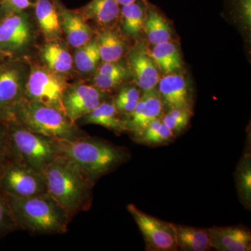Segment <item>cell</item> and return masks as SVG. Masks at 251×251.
<instances>
[{
    "mask_svg": "<svg viewBox=\"0 0 251 251\" xmlns=\"http://www.w3.org/2000/svg\"><path fill=\"white\" fill-rule=\"evenodd\" d=\"M158 94L163 103L170 109H191V95L187 81L181 74H166L158 83Z\"/></svg>",
    "mask_w": 251,
    "mask_h": 251,
    "instance_id": "9a60e30c",
    "label": "cell"
},
{
    "mask_svg": "<svg viewBox=\"0 0 251 251\" xmlns=\"http://www.w3.org/2000/svg\"><path fill=\"white\" fill-rule=\"evenodd\" d=\"M4 196L18 228L35 234L67 232L70 217L49 193L28 198Z\"/></svg>",
    "mask_w": 251,
    "mask_h": 251,
    "instance_id": "3957f363",
    "label": "cell"
},
{
    "mask_svg": "<svg viewBox=\"0 0 251 251\" xmlns=\"http://www.w3.org/2000/svg\"><path fill=\"white\" fill-rule=\"evenodd\" d=\"M127 210L139 227L147 251H177L174 224L146 214L133 204L127 206Z\"/></svg>",
    "mask_w": 251,
    "mask_h": 251,
    "instance_id": "ba28073f",
    "label": "cell"
},
{
    "mask_svg": "<svg viewBox=\"0 0 251 251\" xmlns=\"http://www.w3.org/2000/svg\"><path fill=\"white\" fill-rule=\"evenodd\" d=\"M242 158L238 163L235 180L238 196L243 205L251 209V141L247 143Z\"/></svg>",
    "mask_w": 251,
    "mask_h": 251,
    "instance_id": "cb8c5ba5",
    "label": "cell"
},
{
    "mask_svg": "<svg viewBox=\"0 0 251 251\" xmlns=\"http://www.w3.org/2000/svg\"><path fill=\"white\" fill-rule=\"evenodd\" d=\"M0 189L7 196L28 198L48 193L44 173L12 160L0 173Z\"/></svg>",
    "mask_w": 251,
    "mask_h": 251,
    "instance_id": "52a82bcc",
    "label": "cell"
},
{
    "mask_svg": "<svg viewBox=\"0 0 251 251\" xmlns=\"http://www.w3.org/2000/svg\"><path fill=\"white\" fill-rule=\"evenodd\" d=\"M99 54L103 62H117L125 52V44L120 36L112 30H105L97 38Z\"/></svg>",
    "mask_w": 251,
    "mask_h": 251,
    "instance_id": "484cf974",
    "label": "cell"
},
{
    "mask_svg": "<svg viewBox=\"0 0 251 251\" xmlns=\"http://www.w3.org/2000/svg\"><path fill=\"white\" fill-rule=\"evenodd\" d=\"M61 25L68 42L75 49L85 45L92 39L93 31L85 18L79 12L61 7L59 9Z\"/></svg>",
    "mask_w": 251,
    "mask_h": 251,
    "instance_id": "2e32d148",
    "label": "cell"
},
{
    "mask_svg": "<svg viewBox=\"0 0 251 251\" xmlns=\"http://www.w3.org/2000/svg\"><path fill=\"white\" fill-rule=\"evenodd\" d=\"M148 7L146 0H137L132 4L121 6L122 27L127 35L133 38L139 36L143 29Z\"/></svg>",
    "mask_w": 251,
    "mask_h": 251,
    "instance_id": "7402d4cb",
    "label": "cell"
},
{
    "mask_svg": "<svg viewBox=\"0 0 251 251\" xmlns=\"http://www.w3.org/2000/svg\"><path fill=\"white\" fill-rule=\"evenodd\" d=\"M175 135L162 122L161 118L153 120L137 138L138 142L148 145H164L171 143Z\"/></svg>",
    "mask_w": 251,
    "mask_h": 251,
    "instance_id": "83f0119b",
    "label": "cell"
},
{
    "mask_svg": "<svg viewBox=\"0 0 251 251\" xmlns=\"http://www.w3.org/2000/svg\"><path fill=\"white\" fill-rule=\"evenodd\" d=\"M177 251H207L212 249L207 230L193 226L174 224Z\"/></svg>",
    "mask_w": 251,
    "mask_h": 251,
    "instance_id": "e0dca14e",
    "label": "cell"
},
{
    "mask_svg": "<svg viewBox=\"0 0 251 251\" xmlns=\"http://www.w3.org/2000/svg\"><path fill=\"white\" fill-rule=\"evenodd\" d=\"M231 6L237 17L247 26H251V0H230Z\"/></svg>",
    "mask_w": 251,
    "mask_h": 251,
    "instance_id": "e575fe53",
    "label": "cell"
},
{
    "mask_svg": "<svg viewBox=\"0 0 251 251\" xmlns=\"http://www.w3.org/2000/svg\"><path fill=\"white\" fill-rule=\"evenodd\" d=\"M116 1L122 6H125V5L132 4V3L136 1L137 0H116Z\"/></svg>",
    "mask_w": 251,
    "mask_h": 251,
    "instance_id": "d590c367",
    "label": "cell"
},
{
    "mask_svg": "<svg viewBox=\"0 0 251 251\" xmlns=\"http://www.w3.org/2000/svg\"><path fill=\"white\" fill-rule=\"evenodd\" d=\"M140 97L141 94L139 89L133 86H128L120 91L114 99L113 103L120 113L128 115L134 110Z\"/></svg>",
    "mask_w": 251,
    "mask_h": 251,
    "instance_id": "f1b7e54d",
    "label": "cell"
},
{
    "mask_svg": "<svg viewBox=\"0 0 251 251\" xmlns=\"http://www.w3.org/2000/svg\"><path fill=\"white\" fill-rule=\"evenodd\" d=\"M120 5L116 0H91L79 11L85 20H91L100 26H108L120 16Z\"/></svg>",
    "mask_w": 251,
    "mask_h": 251,
    "instance_id": "d6986e66",
    "label": "cell"
},
{
    "mask_svg": "<svg viewBox=\"0 0 251 251\" xmlns=\"http://www.w3.org/2000/svg\"><path fill=\"white\" fill-rule=\"evenodd\" d=\"M163 105L156 89L143 92L134 110L125 120L126 131L131 132L136 138L139 137L150 123L161 118Z\"/></svg>",
    "mask_w": 251,
    "mask_h": 251,
    "instance_id": "7c38bea8",
    "label": "cell"
},
{
    "mask_svg": "<svg viewBox=\"0 0 251 251\" xmlns=\"http://www.w3.org/2000/svg\"><path fill=\"white\" fill-rule=\"evenodd\" d=\"M143 29L153 46L171 41L173 36L168 21L153 6H148Z\"/></svg>",
    "mask_w": 251,
    "mask_h": 251,
    "instance_id": "44dd1931",
    "label": "cell"
},
{
    "mask_svg": "<svg viewBox=\"0 0 251 251\" xmlns=\"http://www.w3.org/2000/svg\"><path fill=\"white\" fill-rule=\"evenodd\" d=\"M31 35V24L25 11L0 17V52L12 57L27 46Z\"/></svg>",
    "mask_w": 251,
    "mask_h": 251,
    "instance_id": "30bf717a",
    "label": "cell"
},
{
    "mask_svg": "<svg viewBox=\"0 0 251 251\" xmlns=\"http://www.w3.org/2000/svg\"><path fill=\"white\" fill-rule=\"evenodd\" d=\"M7 57H8V56L6 55V54L2 53V52H0V65H1V63L4 62L5 59L7 58Z\"/></svg>",
    "mask_w": 251,
    "mask_h": 251,
    "instance_id": "8d00e7d4",
    "label": "cell"
},
{
    "mask_svg": "<svg viewBox=\"0 0 251 251\" xmlns=\"http://www.w3.org/2000/svg\"><path fill=\"white\" fill-rule=\"evenodd\" d=\"M23 67L7 57L0 65V120H2L17 108L25 99Z\"/></svg>",
    "mask_w": 251,
    "mask_h": 251,
    "instance_id": "9c48e42d",
    "label": "cell"
},
{
    "mask_svg": "<svg viewBox=\"0 0 251 251\" xmlns=\"http://www.w3.org/2000/svg\"><path fill=\"white\" fill-rule=\"evenodd\" d=\"M39 0H1L0 17L14 12L25 11L34 7Z\"/></svg>",
    "mask_w": 251,
    "mask_h": 251,
    "instance_id": "d6a6232c",
    "label": "cell"
},
{
    "mask_svg": "<svg viewBox=\"0 0 251 251\" xmlns=\"http://www.w3.org/2000/svg\"><path fill=\"white\" fill-rule=\"evenodd\" d=\"M0 4H1V0H0Z\"/></svg>",
    "mask_w": 251,
    "mask_h": 251,
    "instance_id": "74e56055",
    "label": "cell"
},
{
    "mask_svg": "<svg viewBox=\"0 0 251 251\" xmlns=\"http://www.w3.org/2000/svg\"><path fill=\"white\" fill-rule=\"evenodd\" d=\"M13 119L31 131L54 140H74L87 136L65 113L44 104L25 100L3 120Z\"/></svg>",
    "mask_w": 251,
    "mask_h": 251,
    "instance_id": "277c9868",
    "label": "cell"
},
{
    "mask_svg": "<svg viewBox=\"0 0 251 251\" xmlns=\"http://www.w3.org/2000/svg\"><path fill=\"white\" fill-rule=\"evenodd\" d=\"M17 229L6 197L0 189V238Z\"/></svg>",
    "mask_w": 251,
    "mask_h": 251,
    "instance_id": "4dcf8cb0",
    "label": "cell"
},
{
    "mask_svg": "<svg viewBox=\"0 0 251 251\" xmlns=\"http://www.w3.org/2000/svg\"><path fill=\"white\" fill-rule=\"evenodd\" d=\"M120 112L117 110L113 101L103 100L92 112L80 119L85 125L101 126L114 131H126L125 120L120 117Z\"/></svg>",
    "mask_w": 251,
    "mask_h": 251,
    "instance_id": "ac0fdd59",
    "label": "cell"
},
{
    "mask_svg": "<svg viewBox=\"0 0 251 251\" xmlns=\"http://www.w3.org/2000/svg\"><path fill=\"white\" fill-rule=\"evenodd\" d=\"M192 111L191 109L173 108L161 119L165 125L173 132L180 133L187 127L191 120Z\"/></svg>",
    "mask_w": 251,
    "mask_h": 251,
    "instance_id": "f546056e",
    "label": "cell"
},
{
    "mask_svg": "<svg viewBox=\"0 0 251 251\" xmlns=\"http://www.w3.org/2000/svg\"><path fill=\"white\" fill-rule=\"evenodd\" d=\"M42 58L48 69L60 75L71 72L74 64L71 54L55 42H50L44 46Z\"/></svg>",
    "mask_w": 251,
    "mask_h": 251,
    "instance_id": "d4e9b609",
    "label": "cell"
},
{
    "mask_svg": "<svg viewBox=\"0 0 251 251\" xmlns=\"http://www.w3.org/2000/svg\"><path fill=\"white\" fill-rule=\"evenodd\" d=\"M68 87L69 85L60 74L48 68L34 67L25 85V99L28 101L58 109L65 113L63 98Z\"/></svg>",
    "mask_w": 251,
    "mask_h": 251,
    "instance_id": "8992f818",
    "label": "cell"
},
{
    "mask_svg": "<svg viewBox=\"0 0 251 251\" xmlns=\"http://www.w3.org/2000/svg\"><path fill=\"white\" fill-rule=\"evenodd\" d=\"M150 53L158 69L164 74L177 72L182 65L179 48L171 41L153 46Z\"/></svg>",
    "mask_w": 251,
    "mask_h": 251,
    "instance_id": "603a6c76",
    "label": "cell"
},
{
    "mask_svg": "<svg viewBox=\"0 0 251 251\" xmlns=\"http://www.w3.org/2000/svg\"><path fill=\"white\" fill-rule=\"evenodd\" d=\"M13 160L7 126L0 120V173Z\"/></svg>",
    "mask_w": 251,
    "mask_h": 251,
    "instance_id": "1f68e13d",
    "label": "cell"
},
{
    "mask_svg": "<svg viewBox=\"0 0 251 251\" xmlns=\"http://www.w3.org/2000/svg\"><path fill=\"white\" fill-rule=\"evenodd\" d=\"M56 140L60 155L70 158L95 183L130 158L125 148L87 135L74 140Z\"/></svg>",
    "mask_w": 251,
    "mask_h": 251,
    "instance_id": "7a4b0ae2",
    "label": "cell"
},
{
    "mask_svg": "<svg viewBox=\"0 0 251 251\" xmlns=\"http://www.w3.org/2000/svg\"><path fill=\"white\" fill-rule=\"evenodd\" d=\"M126 76L125 75H104L96 74L93 78L94 86L101 92L114 90L121 85Z\"/></svg>",
    "mask_w": 251,
    "mask_h": 251,
    "instance_id": "836d02e7",
    "label": "cell"
},
{
    "mask_svg": "<svg viewBox=\"0 0 251 251\" xmlns=\"http://www.w3.org/2000/svg\"><path fill=\"white\" fill-rule=\"evenodd\" d=\"M100 59L98 42L97 39H94L77 49L74 61L79 72L90 74L97 69Z\"/></svg>",
    "mask_w": 251,
    "mask_h": 251,
    "instance_id": "4316f807",
    "label": "cell"
},
{
    "mask_svg": "<svg viewBox=\"0 0 251 251\" xmlns=\"http://www.w3.org/2000/svg\"><path fill=\"white\" fill-rule=\"evenodd\" d=\"M104 97L95 86L79 83L69 87L63 98L64 112L72 123L76 124L103 101Z\"/></svg>",
    "mask_w": 251,
    "mask_h": 251,
    "instance_id": "8fae6325",
    "label": "cell"
},
{
    "mask_svg": "<svg viewBox=\"0 0 251 251\" xmlns=\"http://www.w3.org/2000/svg\"><path fill=\"white\" fill-rule=\"evenodd\" d=\"M3 121L7 126L13 160L44 173L50 163L60 155L57 140L31 131L13 119Z\"/></svg>",
    "mask_w": 251,
    "mask_h": 251,
    "instance_id": "5b68a950",
    "label": "cell"
},
{
    "mask_svg": "<svg viewBox=\"0 0 251 251\" xmlns=\"http://www.w3.org/2000/svg\"><path fill=\"white\" fill-rule=\"evenodd\" d=\"M34 8L36 21L46 37L51 40L58 38L62 25L55 4L51 0H39Z\"/></svg>",
    "mask_w": 251,
    "mask_h": 251,
    "instance_id": "ffe728a7",
    "label": "cell"
},
{
    "mask_svg": "<svg viewBox=\"0 0 251 251\" xmlns=\"http://www.w3.org/2000/svg\"><path fill=\"white\" fill-rule=\"evenodd\" d=\"M48 193L72 219L92 205L95 182L67 157L59 155L44 173Z\"/></svg>",
    "mask_w": 251,
    "mask_h": 251,
    "instance_id": "6da1fadb",
    "label": "cell"
},
{
    "mask_svg": "<svg viewBox=\"0 0 251 251\" xmlns=\"http://www.w3.org/2000/svg\"><path fill=\"white\" fill-rule=\"evenodd\" d=\"M128 64L140 90L145 92L156 88L160 80L159 69L144 43L131 51Z\"/></svg>",
    "mask_w": 251,
    "mask_h": 251,
    "instance_id": "4fadbf2b",
    "label": "cell"
},
{
    "mask_svg": "<svg viewBox=\"0 0 251 251\" xmlns=\"http://www.w3.org/2000/svg\"><path fill=\"white\" fill-rule=\"evenodd\" d=\"M212 249L219 251H250L251 234L242 226H221L206 228Z\"/></svg>",
    "mask_w": 251,
    "mask_h": 251,
    "instance_id": "5bb4252c",
    "label": "cell"
}]
</instances>
